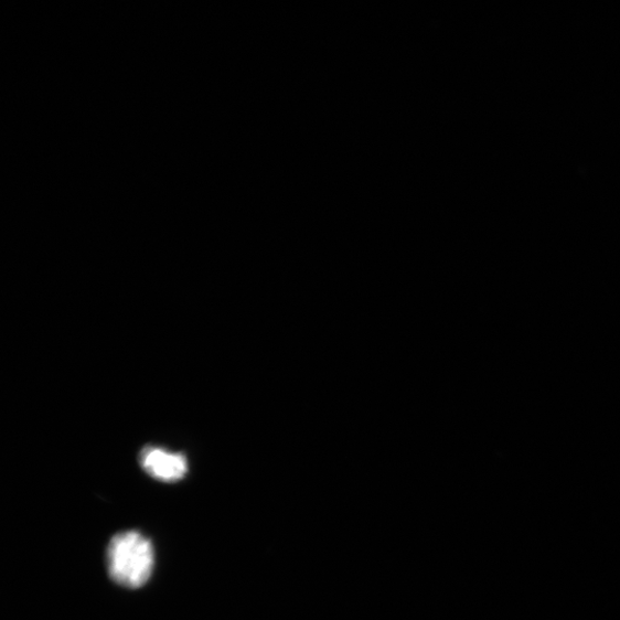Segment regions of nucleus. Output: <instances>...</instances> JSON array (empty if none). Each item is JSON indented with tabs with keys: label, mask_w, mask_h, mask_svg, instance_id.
I'll use <instances>...</instances> for the list:
<instances>
[{
	"label": "nucleus",
	"mask_w": 620,
	"mask_h": 620,
	"mask_svg": "<svg viewBox=\"0 0 620 620\" xmlns=\"http://www.w3.org/2000/svg\"><path fill=\"white\" fill-rule=\"evenodd\" d=\"M109 577L129 589L143 587L154 569V548L138 531L120 532L113 537L106 552Z\"/></svg>",
	"instance_id": "1"
},
{
	"label": "nucleus",
	"mask_w": 620,
	"mask_h": 620,
	"mask_svg": "<svg viewBox=\"0 0 620 620\" xmlns=\"http://www.w3.org/2000/svg\"><path fill=\"white\" fill-rule=\"evenodd\" d=\"M139 464L150 477L163 483H178L189 471L185 456L151 446L140 452Z\"/></svg>",
	"instance_id": "2"
}]
</instances>
